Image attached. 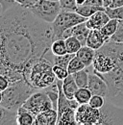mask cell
I'll use <instances>...</instances> for the list:
<instances>
[{
	"label": "cell",
	"mask_w": 123,
	"mask_h": 125,
	"mask_svg": "<svg viewBox=\"0 0 123 125\" xmlns=\"http://www.w3.org/2000/svg\"><path fill=\"white\" fill-rule=\"evenodd\" d=\"M77 124L79 125H97L100 118V110L92 108L87 104H80L75 112Z\"/></svg>",
	"instance_id": "9c48e42d"
},
{
	"label": "cell",
	"mask_w": 123,
	"mask_h": 125,
	"mask_svg": "<svg viewBox=\"0 0 123 125\" xmlns=\"http://www.w3.org/2000/svg\"><path fill=\"white\" fill-rule=\"evenodd\" d=\"M109 42H121L123 43V23L122 20H119V25L116 32L111 37Z\"/></svg>",
	"instance_id": "d6a6232c"
},
{
	"label": "cell",
	"mask_w": 123,
	"mask_h": 125,
	"mask_svg": "<svg viewBox=\"0 0 123 125\" xmlns=\"http://www.w3.org/2000/svg\"><path fill=\"white\" fill-rule=\"evenodd\" d=\"M88 18L79 15L77 12L62 11L56 19L51 23L54 32V41L62 39L63 33L77 24L85 22Z\"/></svg>",
	"instance_id": "5b68a950"
},
{
	"label": "cell",
	"mask_w": 123,
	"mask_h": 125,
	"mask_svg": "<svg viewBox=\"0 0 123 125\" xmlns=\"http://www.w3.org/2000/svg\"><path fill=\"white\" fill-rule=\"evenodd\" d=\"M105 101H106V97H104L102 95H98V94H92L89 104L92 106V108L100 109L104 105Z\"/></svg>",
	"instance_id": "4dcf8cb0"
},
{
	"label": "cell",
	"mask_w": 123,
	"mask_h": 125,
	"mask_svg": "<svg viewBox=\"0 0 123 125\" xmlns=\"http://www.w3.org/2000/svg\"><path fill=\"white\" fill-rule=\"evenodd\" d=\"M22 107L28 110L35 115L46 110L53 109L52 102L44 90H39L35 92L26 100Z\"/></svg>",
	"instance_id": "ba28073f"
},
{
	"label": "cell",
	"mask_w": 123,
	"mask_h": 125,
	"mask_svg": "<svg viewBox=\"0 0 123 125\" xmlns=\"http://www.w3.org/2000/svg\"><path fill=\"white\" fill-rule=\"evenodd\" d=\"M100 118L97 125L123 124V108L116 106L106 99L104 105L100 108Z\"/></svg>",
	"instance_id": "52a82bcc"
},
{
	"label": "cell",
	"mask_w": 123,
	"mask_h": 125,
	"mask_svg": "<svg viewBox=\"0 0 123 125\" xmlns=\"http://www.w3.org/2000/svg\"><path fill=\"white\" fill-rule=\"evenodd\" d=\"M0 125H17V112L0 106Z\"/></svg>",
	"instance_id": "e0dca14e"
},
{
	"label": "cell",
	"mask_w": 123,
	"mask_h": 125,
	"mask_svg": "<svg viewBox=\"0 0 123 125\" xmlns=\"http://www.w3.org/2000/svg\"><path fill=\"white\" fill-rule=\"evenodd\" d=\"M98 11H105L104 7H97V6H92V5H89V4H83V5H79L77 8L76 12L83 16L86 18H89L95 14Z\"/></svg>",
	"instance_id": "7402d4cb"
},
{
	"label": "cell",
	"mask_w": 123,
	"mask_h": 125,
	"mask_svg": "<svg viewBox=\"0 0 123 125\" xmlns=\"http://www.w3.org/2000/svg\"><path fill=\"white\" fill-rule=\"evenodd\" d=\"M105 12L110 16V18L123 20V6L117 8H106Z\"/></svg>",
	"instance_id": "f1b7e54d"
},
{
	"label": "cell",
	"mask_w": 123,
	"mask_h": 125,
	"mask_svg": "<svg viewBox=\"0 0 123 125\" xmlns=\"http://www.w3.org/2000/svg\"><path fill=\"white\" fill-rule=\"evenodd\" d=\"M95 53H96V50H94L93 48L88 45H83L76 53V56L85 63L87 67H89L92 65Z\"/></svg>",
	"instance_id": "ac0fdd59"
},
{
	"label": "cell",
	"mask_w": 123,
	"mask_h": 125,
	"mask_svg": "<svg viewBox=\"0 0 123 125\" xmlns=\"http://www.w3.org/2000/svg\"><path fill=\"white\" fill-rule=\"evenodd\" d=\"M76 1H77L78 6H79V5H83V4H85V2H86L87 0H76Z\"/></svg>",
	"instance_id": "ab89813d"
},
{
	"label": "cell",
	"mask_w": 123,
	"mask_h": 125,
	"mask_svg": "<svg viewBox=\"0 0 123 125\" xmlns=\"http://www.w3.org/2000/svg\"><path fill=\"white\" fill-rule=\"evenodd\" d=\"M53 70H54V73H55L57 79H59V80H63L69 75V72H68L67 68L61 66V65L54 64L53 65Z\"/></svg>",
	"instance_id": "1f68e13d"
},
{
	"label": "cell",
	"mask_w": 123,
	"mask_h": 125,
	"mask_svg": "<svg viewBox=\"0 0 123 125\" xmlns=\"http://www.w3.org/2000/svg\"><path fill=\"white\" fill-rule=\"evenodd\" d=\"M88 88L91 90L92 94L102 95L107 97L108 95V85L106 81L102 78L96 71H94L92 65L90 68V76H89V85Z\"/></svg>",
	"instance_id": "8fae6325"
},
{
	"label": "cell",
	"mask_w": 123,
	"mask_h": 125,
	"mask_svg": "<svg viewBox=\"0 0 123 125\" xmlns=\"http://www.w3.org/2000/svg\"><path fill=\"white\" fill-rule=\"evenodd\" d=\"M90 68H91V66L86 67V68H84V69H82V70L72 74L79 88L88 87V85H89V76H90Z\"/></svg>",
	"instance_id": "603a6c76"
},
{
	"label": "cell",
	"mask_w": 123,
	"mask_h": 125,
	"mask_svg": "<svg viewBox=\"0 0 123 125\" xmlns=\"http://www.w3.org/2000/svg\"><path fill=\"white\" fill-rule=\"evenodd\" d=\"M78 89L79 87L72 74H69L66 78L62 80V91L68 99H74V95Z\"/></svg>",
	"instance_id": "2e32d148"
},
{
	"label": "cell",
	"mask_w": 123,
	"mask_h": 125,
	"mask_svg": "<svg viewBox=\"0 0 123 125\" xmlns=\"http://www.w3.org/2000/svg\"><path fill=\"white\" fill-rule=\"evenodd\" d=\"M51 51L54 55H64L67 52V48H66V44H65V40L64 39H59L53 42L52 45H51Z\"/></svg>",
	"instance_id": "484cf974"
},
{
	"label": "cell",
	"mask_w": 123,
	"mask_h": 125,
	"mask_svg": "<svg viewBox=\"0 0 123 125\" xmlns=\"http://www.w3.org/2000/svg\"><path fill=\"white\" fill-rule=\"evenodd\" d=\"M18 5V3H16L15 0H0V10H1V14L6 12L8 9Z\"/></svg>",
	"instance_id": "836d02e7"
},
{
	"label": "cell",
	"mask_w": 123,
	"mask_h": 125,
	"mask_svg": "<svg viewBox=\"0 0 123 125\" xmlns=\"http://www.w3.org/2000/svg\"><path fill=\"white\" fill-rule=\"evenodd\" d=\"M110 19H111L110 16H108L105 11H98L86 20V24L91 30L92 29L101 30Z\"/></svg>",
	"instance_id": "4fadbf2b"
},
{
	"label": "cell",
	"mask_w": 123,
	"mask_h": 125,
	"mask_svg": "<svg viewBox=\"0 0 123 125\" xmlns=\"http://www.w3.org/2000/svg\"><path fill=\"white\" fill-rule=\"evenodd\" d=\"M90 31H91V29L87 26L86 21H85V22H82L80 24H77L75 26H73L70 29H67L63 33L62 39L65 40L66 38H68L70 36H74L81 42V43L83 45H87V39H88V36L90 34Z\"/></svg>",
	"instance_id": "7c38bea8"
},
{
	"label": "cell",
	"mask_w": 123,
	"mask_h": 125,
	"mask_svg": "<svg viewBox=\"0 0 123 125\" xmlns=\"http://www.w3.org/2000/svg\"><path fill=\"white\" fill-rule=\"evenodd\" d=\"M62 11H68V12H76L78 8L76 0H60Z\"/></svg>",
	"instance_id": "f546056e"
},
{
	"label": "cell",
	"mask_w": 123,
	"mask_h": 125,
	"mask_svg": "<svg viewBox=\"0 0 123 125\" xmlns=\"http://www.w3.org/2000/svg\"><path fill=\"white\" fill-rule=\"evenodd\" d=\"M85 4H89L92 6H97V7H104L103 6V0H87Z\"/></svg>",
	"instance_id": "d590c367"
},
{
	"label": "cell",
	"mask_w": 123,
	"mask_h": 125,
	"mask_svg": "<svg viewBox=\"0 0 123 125\" xmlns=\"http://www.w3.org/2000/svg\"><path fill=\"white\" fill-rule=\"evenodd\" d=\"M87 66L85 65V63L75 55L72 58V60L70 61V62H69V64L67 66V70H68L69 74H73V73L78 72V71H80V70H82V69H84Z\"/></svg>",
	"instance_id": "83f0119b"
},
{
	"label": "cell",
	"mask_w": 123,
	"mask_h": 125,
	"mask_svg": "<svg viewBox=\"0 0 123 125\" xmlns=\"http://www.w3.org/2000/svg\"><path fill=\"white\" fill-rule=\"evenodd\" d=\"M92 96V93L91 90L86 87V88H79L77 90L76 94L74 95V99L76 100L79 104H87L90 102L91 98Z\"/></svg>",
	"instance_id": "cb8c5ba5"
},
{
	"label": "cell",
	"mask_w": 123,
	"mask_h": 125,
	"mask_svg": "<svg viewBox=\"0 0 123 125\" xmlns=\"http://www.w3.org/2000/svg\"><path fill=\"white\" fill-rule=\"evenodd\" d=\"M115 66H116V61L114 60L113 57H112L111 55H109L108 53L101 49L96 50L92 62V67L94 71L100 74H105L112 71Z\"/></svg>",
	"instance_id": "30bf717a"
},
{
	"label": "cell",
	"mask_w": 123,
	"mask_h": 125,
	"mask_svg": "<svg viewBox=\"0 0 123 125\" xmlns=\"http://www.w3.org/2000/svg\"><path fill=\"white\" fill-rule=\"evenodd\" d=\"M106 40L100 30L92 29L87 39V45L93 48L94 50H98L106 43Z\"/></svg>",
	"instance_id": "9a60e30c"
},
{
	"label": "cell",
	"mask_w": 123,
	"mask_h": 125,
	"mask_svg": "<svg viewBox=\"0 0 123 125\" xmlns=\"http://www.w3.org/2000/svg\"><path fill=\"white\" fill-rule=\"evenodd\" d=\"M55 1H60V0H55Z\"/></svg>",
	"instance_id": "b9f144b4"
},
{
	"label": "cell",
	"mask_w": 123,
	"mask_h": 125,
	"mask_svg": "<svg viewBox=\"0 0 123 125\" xmlns=\"http://www.w3.org/2000/svg\"><path fill=\"white\" fill-rule=\"evenodd\" d=\"M32 1H33V4H34L35 2H37V1H39V0H32Z\"/></svg>",
	"instance_id": "60d3db41"
},
{
	"label": "cell",
	"mask_w": 123,
	"mask_h": 125,
	"mask_svg": "<svg viewBox=\"0 0 123 125\" xmlns=\"http://www.w3.org/2000/svg\"><path fill=\"white\" fill-rule=\"evenodd\" d=\"M15 1L16 3H18L19 5L27 7V8H29L33 5V1L32 0H15Z\"/></svg>",
	"instance_id": "8d00e7d4"
},
{
	"label": "cell",
	"mask_w": 123,
	"mask_h": 125,
	"mask_svg": "<svg viewBox=\"0 0 123 125\" xmlns=\"http://www.w3.org/2000/svg\"><path fill=\"white\" fill-rule=\"evenodd\" d=\"M37 91L38 90L34 89L25 79L12 82L10 86L0 94V106L17 112V110L22 107L26 100Z\"/></svg>",
	"instance_id": "7a4b0ae2"
},
{
	"label": "cell",
	"mask_w": 123,
	"mask_h": 125,
	"mask_svg": "<svg viewBox=\"0 0 123 125\" xmlns=\"http://www.w3.org/2000/svg\"><path fill=\"white\" fill-rule=\"evenodd\" d=\"M53 65V62L43 57L32 66L28 82L34 89L44 90L57 82Z\"/></svg>",
	"instance_id": "3957f363"
},
{
	"label": "cell",
	"mask_w": 123,
	"mask_h": 125,
	"mask_svg": "<svg viewBox=\"0 0 123 125\" xmlns=\"http://www.w3.org/2000/svg\"><path fill=\"white\" fill-rule=\"evenodd\" d=\"M75 112L76 110L72 108H68L63 111L58 116L57 125H77Z\"/></svg>",
	"instance_id": "d6986e66"
},
{
	"label": "cell",
	"mask_w": 123,
	"mask_h": 125,
	"mask_svg": "<svg viewBox=\"0 0 123 125\" xmlns=\"http://www.w3.org/2000/svg\"><path fill=\"white\" fill-rule=\"evenodd\" d=\"M0 17V74L10 83L28 81L32 66L51 49L52 24L19 4Z\"/></svg>",
	"instance_id": "6da1fadb"
},
{
	"label": "cell",
	"mask_w": 123,
	"mask_h": 125,
	"mask_svg": "<svg viewBox=\"0 0 123 125\" xmlns=\"http://www.w3.org/2000/svg\"><path fill=\"white\" fill-rule=\"evenodd\" d=\"M122 23H123V20H122Z\"/></svg>",
	"instance_id": "7bdbcfd3"
},
{
	"label": "cell",
	"mask_w": 123,
	"mask_h": 125,
	"mask_svg": "<svg viewBox=\"0 0 123 125\" xmlns=\"http://www.w3.org/2000/svg\"><path fill=\"white\" fill-rule=\"evenodd\" d=\"M29 9L39 18L49 23H52L62 12L60 1L55 0H39Z\"/></svg>",
	"instance_id": "8992f818"
},
{
	"label": "cell",
	"mask_w": 123,
	"mask_h": 125,
	"mask_svg": "<svg viewBox=\"0 0 123 125\" xmlns=\"http://www.w3.org/2000/svg\"><path fill=\"white\" fill-rule=\"evenodd\" d=\"M9 86H10V81L6 78L5 76L0 74V91L1 92L5 91Z\"/></svg>",
	"instance_id": "e575fe53"
},
{
	"label": "cell",
	"mask_w": 123,
	"mask_h": 125,
	"mask_svg": "<svg viewBox=\"0 0 123 125\" xmlns=\"http://www.w3.org/2000/svg\"><path fill=\"white\" fill-rule=\"evenodd\" d=\"M36 115L23 107L17 110V125H34Z\"/></svg>",
	"instance_id": "ffe728a7"
},
{
	"label": "cell",
	"mask_w": 123,
	"mask_h": 125,
	"mask_svg": "<svg viewBox=\"0 0 123 125\" xmlns=\"http://www.w3.org/2000/svg\"><path fill=\"white\" fill-rule=\"evenodd\" d=\"M118 25H119V20L118 19H113V18H111L108 23L100 30L102 35L104 36L106 42H109V40L111 39V37L116 32L117 28H118Z\"/></svg>",
	"instance_id": "44dd1931"
},
{
	"label": "cell",
	"mask_w": 123,
	"mask_h": 125,
	"mask_svg": "<svg viewBox=\"0 0 123 125\" xmlns=\"http://www.w3.org/2000/svg\"><path fill=\"white\" fill-rule=\"evenodd\" d=\"M112 2H113V0H103V6H104V8L106 9V8L111 7Z\"/></svg>",
	"instance_id": "f35d334b"
},
{
	"label": "cell",
	"mask_w": 123,
	"mask_h": 125,
	"mask_svg": "<svg viewBox=\"0 0 123 125\" xmlns=\"http://www.w3.org/2000/svg\"><path fill=\"white\" fill-rule=\"evenodd\" d=\"M123 6V0H113L111 7L109 8H117V7H121Z\"/></svg>",
	"instance_id": "74e56055"
},
{
	"label": "cell",
	"mask_w": 123,
	"mask_h": 125,
	"mask_svg": "<svg viewBox=\"0 0 123 125\" xmlns=\"http://www.w3.org/2000/svg\"><path fill=\"white\" fill-rule=\"evenodd\" d=\"M65 44L67 48V52L71 54H76L79 51V49L83 46L81 42L74 36H70L65 39Z\"/></svg>",
	"instance_id": "4316f807"
},
{
	"label": "cell",
	"mask_w": 123,
	"mask_h": 125,
	"mask_svg": "<svg viewBox=\"0 0 123 125\" xmlns=\"http://www.w3.org/2000/svg\"><path fill=\"white\" fill-rule=\"evenodd\" d=\"M108 85L106 99L123 108V61L116 62V66L105 74L98 73Z\"/></svg>",
	"instance_id": "277c9868"
},
{
	"label": "cell",
	"mask_w": 123,
	"mask_h": 125,
	"mask_svg": "<svg viewBox=\"0 0 123 125\" xmlns=\"http://www.w3.org/2000/svg\"><path fill=\"white\" fill-rule=\"evenodd\" d=\"M57 122L58 112L54 109H49L36 115L34 125H57Z\"/></svg>",
	"instance_id": "5bb4252c"
},
{
	"label": "cell",
	"mask_w": 123,
	"mask_h": 125,
	"mask_svg": "<svg viewBox=\"0 0 123 125\" xmlns=\"http://www.w3.org/2000/svg\"><path fill=\"white\" fill-rule=\"evenodd\" d=\"M45 93L49 96L52 105H53V109L58 111V103H59V88L57 85V82L54 83L53 85H51L50 87L44 89Z\"/></svg>",
	"instance_id": "d4e9b609"
}]
</instances>
